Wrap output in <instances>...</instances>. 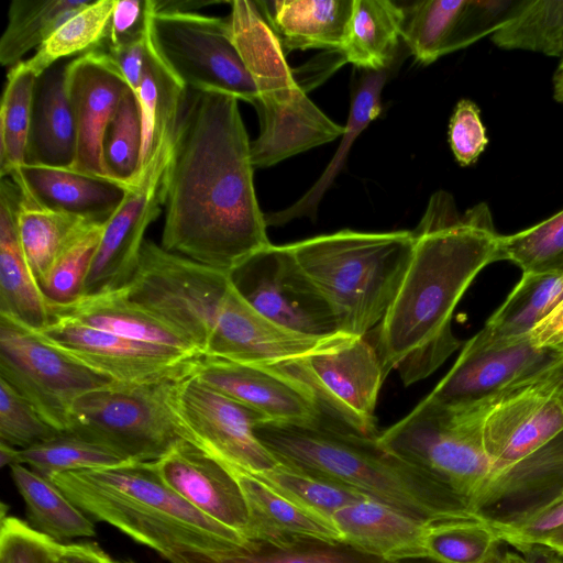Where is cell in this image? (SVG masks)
<instances>
[{
	"label": "cell",
	"instance_id": "17",
	"mask_svg": "<svg viewBox=\"0 0 563 563\" xmlns=\"http://www.w3.org/2000/svg\"><path fill=\"white\" fill-rule=\"evenodd\" d=\"M562 362L563 346L538 347L530 336L492 349L464 344L451 369L427 398L445 405L492 402Z\"/></svg>",
	"mask_w": 563,
	"mask_h": 563
},
{
	"label": "cell",
	"instance_id": "41",
	"mask_svg": "<svg viewBox=\"0 0 563 563\" xmlns=\"http://www.w3.org/2000/svg\"><path fill=\"white\" fill-rule=\"evenodd\" d=\"M124 463L130 462L112 450L68 431L18 451V464L30 466L47 479L62 473L107 468Z\"/></svg>",
	"mask_w": 563,
	"mask_h": 563
},
{
	"label": "cell",
	"instance_id": "59",
	"mask_svg": "<svg viewBox=\"0 0 563 563\" xmlns=\"http://www.w3.org/2000/svg\"><path fill=\"white\" fill-rule=\"evenodd\" d=\"M553 97L563 104V60L553 75Z\"/></svg>",
	"mask_w": 563,
	"mask_h": 563
},
{
	"label": "cell",
	"instance_id": "34",
	"mask_svg": "<svg viewBox=\"0 0 563 563\" xmlns=\"http://www.w3.org/2000/svg\"><path fill=\"white\" fill-rule=\"evenodd\" d=\"M406 9L389 0H354L342 48L345 63L368 71L390 68L395 58Z\"/></svg>",
	"mask_w": 563,
	"mask_h": 563
},
{
	"label": "cell",
	"instance_id": "11",
	"mask_svg": "<svg viewBox=\"0 0 563 563\" xmlns=\"http://www.w3.org/2000/svg\"><path fill=\"white\" fill-rule=\"evenodd\" d=\"M0 378L62 432L79 397L114 383L5 316H0Z\"/></svg>",
	"mask_w": 563,
	"mask_h": 563
},
{
	"label": "cell",
	"instance_id": "37",
	"mask_svg": "<svg viewBox=\"0 0 563 563\" xmlns=\"http://www.w3.org/2000/svg\"><path fill=\"white\" fill-rule=\"evenodd\" d=\"M503 49L563 59V0H517L489 36Z\"/></svg>",
	"mask_w": 563,
	"mask_h": 563
},
{
	"label": "cell",
	"instance_id": "52",
	"mask_svg": "<svg viewBox=\"0 0 563 563\" xmlns=\"http://www.w3.org/2000/svg\"><path fill=\"white\" fill-rule=\"evenodd\" d=\"M151 33V30H150ZM150 33L146 37L132 44L107 48L98 46L112 62L128 86L135 93L141 85L150 49Z\"/></svg>",
	"mask_w": 563,
	"mask_h": 563
},
{
	"label": "cell",
	"instance_id": "5",
	"mask_svg": "<svg viewBox=\"0 0 563 563\" xmlns=\"http://www.w3.org/2000/svg\"><path fill=\"white\" fill-rule=\"evenodd\" d=\"M332 309L342 333L365 336L391 305L412 249V231L344 229L288 244Z\"/></svg>",
	"mask_w": 563,
	"mask_h": 563
},
{
	"label": "cell",
	"instance_id": "60",
	"mask_svg": "<svg viewBox=\"0 0 563 563\" xmlns=\"http://www.w3.org/2000/svg\"><path fill=\"white\" fill-rule=\"evenodd\" d=\"M0 563H4V562L0 560Z\"/></svg>",
	"mask_w": 563,
	"mask_h": 563
},
{
	"label": "cell",
	"instance_id": "54",
	"mask_svg": "<svg viewBox=\"0 0 563 563\" xmlns=\"http://www.w3.org/2000/svg\"><path fill=\"white\" fill-rule=\"evenodd\" d=\"M62 563H119L91 543L63 544Z\"/></svg>",
	"mask_w": 563,
	"mask_h": 563
},
{
	"label": "cell",
	"instance_id": "38",
	"mask_svg": "<svg viewBox=\"0 0 563 563\" xmlns=\"http://www.w3.org/2000/svg\"><path fill=\"white\" fill-rule=\"evenodd\" d=\"M16 220L20 242L38 287L60 252L91 223L78 216L38 207L23 197Z\"/></svg>",
	"mask_w": 563,
	"mask_h": 563
},
{
	"label": "cell",
	"instance_id": "6",
	"mask_svg": "<svg viewBox=\"0 0 563 563\" xmlns=\"http://www.w3.org/2000/svg\"><path fill=\"white\" fill-rule=\"evenodd\" d=\"M229 3L231 37L257 91L254 107L261 129L251 142L254 168L271 167L342 136L344 126L328 118L298 84L278 37L256 2Z\"/></svg>",
	"mask_w": 563,
	"mask_h": 563
},
{
	"label": "cell",
	"instance_id": "31",
	"mask_svg": "<svg viewBox=\"0 0 563 563\" xmlns=\"http://www.w3.org/2000/svg\"><path fill=\"white\" fill-rule=\"evenodd\" d=\"M230 468L242 488L249 509L245 539L309 537L342 541L341 532L332 520L297 505L257 476Z\"/></svg>",
	"mask_w": 563,
	"mask_h": 563
},
{
	"label": "cell",
	"instance_id": "2",
	"mask_svg": "<svg viewBox=\"0 0 563 563\" xmlns=\"http://www.w3.org/2000/svg\"><path fill=\"white\" fill-rule=\"evenodd\" d=\"M412 235L409 264L375 344L385 376L394 369L405 386L430 376L461 346L453 312L476 276L500 261L501 234L487 203L461 213L444 190L430 197Z\"/></svg>",
	"mask_w": 563,
	"mask_h": 563
},
{
	"label": "cell",
	"instance_id": "53",
	"mask_svg": "<svg viewBox=\"0 0 563 563\" xmlns=\"http://www.w3.org/2000/svg\"><path fill=\"white\" fill-rule=\"evenodd\" d=\"M530 341L538 347L563 346V300L530 333Z\"/></svg>",
	"mask_w": 563,
	"mask_h": 563
},
{
	"label": "cell",
	"instance_id": "57",
	"mask_svg": "<svg viewBox=\"0 0 563 563\" xmlns=\"http://www.w3.org/2000/svg\"><path fill=\"white\" fill-rule=\"evenodd\" d=\"M505 543V542H504ZM503 543V544H504ZM503 544L484 563H525L523 556L516 552H510L503 548ZM391 563H441L431 558H413Z\"/></svg>",
	"mask_w": 563,
	"mask_h": 563
},
{
	"label": "cell",
	"instance_id": "30",
	"mask_svg": "<svg viewBox=\"0 0 563 563\" xmlns=\"http://www.w3.org/2000/svg\"><path fill=\"white\" fill-rule=\"evenodd\" d=\"M562 300L563 272L522 273L506 300L465 344L492 349L527 339Z\"/></svg>",
	"mask_w": 563,
	"mask_h": 563
},
{
	"label": "cell",
	"instance_id": "28",
	"mask_svg": "<svg viewBox=\"0 0 563 563\" xmlns=\"http://www.w3.org/2000/svg\"><path fill=\"white\" fill-rule=\"evenodd\" d=\"M286 54L342 48L354 0L255 1Z\"/></svg>",
	"mask_w": 563,
	"mask_h": 563
},
{
	"label": "cell",
	"instance_id": "4",
	"mask_svg": "<svg viewBox=\"0 0 563 563\" xmlns=\"http://www.w3.org/2000/svg\"><path fill=\"white\" fill-rule=\"evenodd\" d=\"M48 481L85 514L165 559L180 550H222L245 540L183 499L164 482L154 462L62 473Z\"/></svg>",
	"mask_w": 563,
	"mask_h": 563
},
{
	"label": "cell",
	"instance_id": "49",
	"mask_svg": "<svg viewBox=\"0 0 563 563\" xmlns=\"http://www.w3.org/2000/svg\"><path fill=\"white\" fill-rule=\"evenodd\" d=\"M449 144L461 166L474 164L486 148L488 139L475 102L461 99L449 123Z\"/></svg>",
	"mask_w": 563,
	"mask_h": 563
},
{
	"label": "cell",
	"instance_id": "39",
	"mask_svg": "<svg viewBox=\"0 0 563 563\" xmlns=\"http://www.w3.org/2000/svg\"><path fill=\"white\" fill-rule=\"evenodd\" d=\"M36 76L22 60L11 67L0 109V177L25 165Z\"/></svg>",
	"mask_w": 563,
	"mask_h": 563
},
{
	"label": "cell",
	"instance_id": "61",
	"mask_svg": "<svg viewBox=\"0 0 563 563\" xmlns=\"http://www.w3.org/2000/svg\"><path fill=\"white\" fill-rule=\"evenodd\" d=\"M562 369H563V363H562Z\"/></svg>",
	"mask_w": 563,
	"mask_h": 563
},
{
	"label": "cell",
	"instance_id": "45",
	"mask_svg": "<svg viewBox=\"0 0 563 563\" xmlns=\"http://www.w3.org/2000/svg\"><path fill=\"white\" fill-rule=\"evenodd\" d=\"M103 161L110 178L131 187L137 176L142 152V119L135 93L122 97L103 139Z\"/></svg>",
	"mask_w": 563,
	"mask_h": 563
},
{
	"label": "cell",
	"instance_id": "42",
	"mask_svg": "<svg viewBox=\"0 0 563 563\" xmlns=\"http://www.w3.org/2000/svg\"><path fill=\"white\" fill-rule=\"evenodd\" d=\"M104 223H89L60 252L40 289L51 309L74 305L85 296V287L97 253Z\"/></svg>",
	"mask_w": 563,
	"mask_h": 563
},
{
	"label": "cell",
	"instance_id": "3",
	"mask_svg": "<svg viewBox=\"0 0 563 563\" xmlns=\"http://www.w3.org/2000/svg\"><path fill=\"white\" fill-rule=\"evenodd\" d=\"M255 433L279 463L344 484L423 522L478 517L449 486L386 450L377 437L328 419L316 424L262 420Z\"/></svg>",
	"mask_w": 563,
	"mask_h": 563
},
{
	"label": "cell",
	"instance_id": "1",
	"mask_svg": "<svg viewBox=\"0 0 563 563\" xmlns=\"http://www.w3.org/2000/svg\"><path fill=\"white\" fill-rule=\"evenodd\" d=\"M238 99L188 90L164 180L162 247L229 273L271 245Z\"/></svg>",
	"mask_w": 563,
	"mask_h": 563
},
{
	"label": "cell",
	"instance_id": "13",
	"mask_svg": "<svg viewBox=\"0 0 563 563\" xmlns=\"http://www.w3.org/2000/svg\"><path fill=\"white\" fill-rule=\"evenodd\" d=\"M34 332L87 367L123 384L183 379L192 375L201 357L63 318H52L45 328Z\"/></svg>",
	"mask_w": 563,
	"mask_h": 563
},
{
	"label": "cell",
	"instance_id": "12",
	"mask_svg": "<svg viewBox=\"0 0 563 563\" xmlns=\"http://www.w3.org/2000/svg\"><path fill=\"white\" fill-rule=\"evenodd\" d=\"M229 278L258 313L309 336L341 334L336 318L287 245H268L238 264Z\"/></svg>",
	"mask_w": 563,
	"mask_h": 563
},
{
	"label": "cell",
	"instance_id": "8",
	"mask_svg": "<svg viewBox=\"0 0 563 563\" xmlns=\"http://www.w3.org/2000/svg\"><path fill=\"white\" fill-rule=\"evenodd\" d=\"M493 402L445 405L426 397L407 416L379 432L377 441L431 473L471 508L494 472L482 438L484 417Z\"/></svg>",
	"mask_w": 563,
	"mask_h": 563
},
{
	"label": "cell",
	"instance_id": "58",
	"mask_svg": "<svg viewBox=\"0 0 563 563\" xmlns=\"http://www.w3.org/2000/svg\"><path fill=\"white\" fill-rule=\"evenodd\" d=\"M18 451L19 449L10 446L4 443H0V462L1 466H12L18 464Z\"/></svg>",
	"mask_w": 563,
	"mask_h": 563
},
{
	"label": "cell",
	"instance_id": "7",
	"mask_svg": "<svg viewBox=\"0 0 563 563\" xmlns=\"http://www.w3.org/2000/svg\"><path fill=\"white\" fill-rule=\"evenodd\" d=\"M180 380L114 382L86 393L73 405L67 431L112 450L128 462L158 461L184 441L199 445L175 407L174 394Z\"/></svg>",
	"mask_w": 563,
	"mask_h": 563
},
{
	"label": "cell",
	"instance_id": "36",
	"mask_svg": "<svg viewBox=\"0 0 563 563\" xmlns=\"http://www.w3.org/2000/svg\"><path fill=\"white\" fill-rule=\"evenodd\" d=\"M91 1L13 0L8 23L0 38V63L13 67L32 49H38L51 35Z\"/></svg>",
	"mask_w": 563,
	"mask_h": 563
},
{
	"label": "cell",
	"instance_id": "27",
	"mask_svg": "<svg viewBox=\"0 0 563 563\" xmlns=\"http://www.w3.org/2000/svg\"><path fill=\"white\" fill-rule=\"evenodd\" d=\"M167 560L172 563H391L344 541L309 537L245 539L222 550H180Z\"/></svg>",
	"mask_w": 563,
	"mask_h": 563
},
{
	"label": "cell",
	"instance_id": "19",
	"mask_svg": "<svg viewBox=\"0 0 563 563\" xmlns=\"http://www.w3.org/2000/svg\"><path fill=\"white\" fill-rule=\"evenodd\" d=\"M514 0H424L406 9L401 38L417 62L440 57L492 35Z\"/></svg>",
	"mask_w": 563,
	"mask_h": 563
},
{
	"label": "cell",
	"instance_id": "20",
	"mask_svg": "<svg viewBox=\"0 0 563 563\" xmlns=\"http://www.w3.org/2000/svg\"><path fill=\"white\" fill-rule=\"evenodd\" d=\"M154 465L164 482L188 504L245 538L249 509L230 466L188 441L176 445Z\"/></svg>",
	"mask_w": 563,
	"mask_h": 563
},
{
	"label": "cell",
	"instance_id": "63",
	"mask_svg": "<svg viewBox=\"0 0 563 563\" xmlns=\"http://www.w3.org/2000/svg\"><path fill=\"white\" fill-rule=\"evenodd\" d=\"M563 60V59H562Z\"/></svg>",
	"mask_w": 563,
	"mask_h": 563
},
{
	"label": "cell",
	"instance_id": "40",
	"mask_svg": "<svg viewBox=\"0 0 563 563\" xmlns=\"http://www.w3.org/2000/svg\"><path fill=\"white\" fill-rule=\"evenodd\" d=\"M115 0L91 1L60 25L24 65L37 77L48 67L97 48L107 37Z\"/></svg>",
	"mask_w": 563,
	"mask_h": 563
},
{
	"label": "cell",
	"instance_id": "47",
	"mask_svg": "<svg viewBox=\"0 0 563 563\" xmlns=\"http://www.w3.org/2000/svg\"><path fill=\"white\" fill-rule=\"evenodd\" d=\"M59 432L29 400L0 378V443L22 450Z\"/></svg>",
	"mask_w": 563,
	"mask_h": 563
},
{
	"label": "cell",
	"instance_id": "46",
	"mask_svg": "<svg viewBox=\"0 0 563 563\" xmlns=\"http://www.w3.org/2000/svg\"><path fill=\"white\" fill-rule=\"evenodd\" d=\"M500 261L519 266L522 273L563 272V209L520 232L501 235Z\"/></svg>",
	"mask_w": 563,
	"mask_h": 563
},
{
	"label": "cell",
	"instance_id": "14",
	"mask_svg": "<svg viewBox=\"0 0 563 563\" xmlns=\"http://www.w3.org/2000/svg\"><path fill=\"white\" fill-rule=\"evenodd\" d=\"M175 407L198 444L227 465L258 475L279 462L255 433L265 418L190 375L178 382Z\"/></svg>",
	"mask_w": 563,
	"mask_h": 563
},
{
	"label": "cell",
	"instance_id": "33",
	"mask_svg": "<svg viewBox=\"0 0 563 563\" xmlns=\"http://www.w3.org/2000/svg\"><path fill=\"white\" fill-rule=\"evenodd\" d=\"M187 91L158 56L150 33L144 73L135 92L142 119V152L136 179L156 151L174 140Z\"/></svg>",
	"mask_w": 563,
	"mask_h": 563
},
{
	"label": "cell",
	"instance_id": "22",
	"mask_svg": "<svg viewBox=\"0 0 563 563\" xmlns=\"http://www.w3.org/2000/svg\"><path fill=\"white\" fill-rule=\"evenodd\" d=\"M563 488V432L528 456L496 470L472 504L492 527L544 505Z\"/></svg>",
	"mask_w": 563,
	"mask_h": 563
},
{
	"label": "cell",
	"instance_id": "10",
	"mask_svg": "<svg viewBox=\"0 0 563 563\" xmlns=\"http://www.w3.org/2000/svg\"><path fill=\"white\" fill-rule=\"evenodd\" d=\"M151 41L188 90L216 91L257 102V91L230 33L228 19L197 12L153 13Z\"/></svg>",
	"mask_w": 563,
	"mask_h": 563
},
{
	"label": "cell",
	"instance_id": "29",
	"mask_svg": "<svg viewBox=\"0 0 563 563\" xmlns=\"http://www.w3.org/2000/svg\"><path fill=\"white\" fill-rule=\"evenodd\" d=\"M49 313L51 319H68L130 340L200 355L170 325L132 301L125 288L86 296L74 305L51 309Z\"/></svg>",
	"mask_w": 563,
	"mask_h": 563
},
{
	"label": "cell",
	"instance_id": "26",
	"mask_svg": "<svg viewBox=\"0 0 563 563\" xmlns=\"http://www.w3.org/2000/svg\"><path fill=\"white\" fill-rule=\"evenodd\" d=\"M68 63L36 77L25 164L71 169L77 154L75 119L67 91Z\"/></svg>",
	"mask_w": 563,
	"mask_h": 563
},
{
	"label": "cell",
	"instance_id": "62",
	"mask_svg": "<svg viewBox=\"0 0 563 563\" xmlns=\"http://www.w3.org/2000/svg\"><path fill=\"white\" fill-rule=\"evenodd\" d=\"M60 563H62V561H60Z\"/></svg>",
	"mask_w": 563,
	"mask_h": 563
},
{
	"label": "cell",
	"instance_id": "43",
	"mask_svg": "<svg viewBox=\"0 0 563 563\" xmlns=\"http://www.w3.org/2000/svg\"><path fill=\"white\" fill-rule=\"evenodd\" d=\"M255 476L297 505L330 520L341 508L368 498L344 484L282 463Z\"/></svg>",
	"mask_w": 563,
	"mask_h": 563
},
{
	"label": "cell",
	"instance_id": "55",
	"mask_svg": "<svg viewBox=\"0 0 563 563\" xmlns=\"http://www.w3.org/2000/svg\"><path fill=\"white\" fill-rule=\"evenodd\" d=\"M217 3L210 0H153L155 14L187 13Z\"/></svg>",
	"mask_w": 563,
	"mask_h": 563
},
{
	"label": "cell",
	"instance_id": "56",
	"mask_svg": "<svg viewBox=\"0 0 563 563\" xmlns=\"http://www.w3.org/2000/svg\"><path fill=\"white\" fill-rule=\"evenodd\" d=\"M517 551L523 556L525 563H563L562 556L543 544H528Z\"/></svg>",
	"mask_w": 563,
	"mask_h": 563
},
{
	"label": "cell",
	"instance_id": "50",
	"mask_svg": "<svg viewBox=\"0 0 563 563\" xmlns=\"http://www.w3.org/2000/svg\"><path fill=\"white\" fill-rule=\"evenodd\" d=\"M563 523V488L544 505L522 515L514 521L493 527L499 539L519 550L539 541Z\"/></svg>",
	"mask_w": 563,
	"mask_h": 563
},
{
	"label": "cell",
	"instance_id": "21",
	"mask_svg": "<svg viewBox=\"0 0 563 563\" xmlns=\"http://www.w3.org/2000/svg\"><path fill=\"white\" fill-rule=\"evenodd\" d=\"M192 375L265 420L316 424L327 419L305 388L266 367L201 356Z\"/></svg>",
	"mask_w": 563,
	"mask_h": 563
},
{
	"label": "cell",
	"instance_id": "16",
	"mask_svg": "<svg viewBox=\"0 0 563 563\" xmlns=\"http://www.w3.org/2000/svg\"><path fill=\"white\" fill-rule=\"evenodd\" d=\"M173 143L156 151L120 207L104 223L102 236L87 277L85 296L125 288L139 263L144 234L164 208L163 180Z\"/></svg>",
	"mask_w": 563,
	"mask_h": 563
},
{
	"label": "cell",
	"instance_id": "35",
	"mask_svg": "<svg viewBox=\"0 0 563 563\" xmlns=\"http://www.w3.org/2000/svg\"><path fill=\"white\" fill-rule=\"evenodd\" d=\"M10 470L32 528L59 543L96 534L92 521L51 481L23 464Z\"/></svg>",
	"mask_w": 563,
	"mask_h": 563
},
{
	"label": "cell",
	"instance_id": "44",
	"mask_svg": "<svg viewBox=\"0 0 563 563\" xmlns=\"http://www.w3.org/2000/svg\"><path fill=\"white\" fill-rule=\"evenodd\" d=\"M503 543L478 517L431 522L424 539L427 556L441 563H484Z\"/></svg>",
	"mask_w": 563,
	"mask_h": 563
},
{
	"label": "cell",
	"instance_id": "15",
	"mask_svg": "<svg viewBox=\"0 0 563 563\" xmlns=\"http://www.w3.org/2000/svg\"><path fill=\"white\" fill-rule=\"evenodd\" d=\"M562 363L504 394L488 408L482 438L494 471L528 456L563 432Z\"/></svg>",
	"mask_w": 563,
	"mask_h": 563
},
{
	"label": "cell",
	"instance_id": "9",
	"mask_svg": "<svg viewBox=\"0 0 563 563\" xmlns=\"http://www.w3.org/2000/svg\"><path fill=\"white\" fill-rule=\"evenodd\" d=\"M365 336L345 335L266 368L305 388L327 419L357 433L377 437L375 408L386 376L376 346Z\"/></svg>",
	"mask_w": 563,
	"mask_h": 563
},
{
	"label": "cell",
	"instance_id": "51",
	"mask_svg": "<svg viewBox=\"0 0 563 563\" xmlns=\"http://www.w3.org/2000/svg\"><path fill=\"white\" fill-rule=\"evenodd\" d=\"M153 13V0H115L107 37L99 46L118 48L146 37Z\"/></svg>",
	"mask_w": 563,
	"mask_h": 563
},
{
	"label": "cell",
	"instance_id": "23",
	"mask_svg": "<svg viewBox=\"0 0 563 563\" xmlns=\"http://www.w3.org/2000/svg\"><path fill=\"white\" fill-rule=\"evenodd\" d=\"M10 178L25 200L99 223L111 218L129 190L111 179L42 165L25 164Z\"/></svg>",
	"mask_w": 563,
	"mask_h": 563
},
{
	"label": "cell",
	"instance_id": "48",
	"mask_svg": "<svg viewBox=\"0 0 563 563\" xmlns=\"http://www.w3.org/2000/svg\"><path fill=\"white\" fill-rule=\"evenodd\" d=\"M63 543L12 516H1L0 560L4 563H60Z\"/></svg>",
	"mask_w": 563,
	"mask_h": 563
},
{
	"label": "cell",
	"instance_id": "18",
	"mask_svg": "<svg viewBox=\"0 0 563 563\" xmlns=\"http://www.w3.org/2000/svg\"><path fill=\"white\" fill-rule=\"evenodd\" d=\"M129 89L110 58L99 48L69 60L67 91L77 133V154L71 170L111 179L103 161V139Z\"/></svg>",
	"mask_w": 563,
	"mask_h": 563
},
{
	"label": "cell",
	"instance_id": "24",
	"mask_svg": "<svg viewBox=\"0 0 563 563\" xmlns=\"http://www.w3.org/2000/svg\"><path fill=\"white\" fill-rule=\"evenodd\" d=\"M21 190L10 178L0 183V316L40 331L51 321L49 308L24 255L18 210Z\"/></svg>",
	"mask_w": 563,
	"mask_h": 563
},
{
	"label": "cell",
	"instance_id": "25",
	"mask_svg": "<svg viewBox=\"0 0 563 563\" xmlns=\"http://www.w3.org/2000/svg\"><path fill=\"white\" fill-rule=\"evenodd\" d=\"M332 521L342 541L387 562L424 558L428 522L365 498L338 510Z\"/></svg>",
	"mask_w": 563,
	"mask_h": 563
},
{
	"label": "cell",
	"instance_id": "32",
	"mask_svg": "<svg viewBox=\"0 0 563 563\" xmlns=\"http://www.w3.org/2000/svg\"><path fill=\"white\" fill-rule=\"evenodd\" d=\"M389 70L390 68L382 71H362L352 88L349 119L332 161L301 198L282 211L265 214L267 227L282 225L301 217L316 218L319 203L342 169L354 140L380 114L382 91Z\"/></svg>",
	"mask_w": 563,
	"mask_h": 563
}]
</instances>
